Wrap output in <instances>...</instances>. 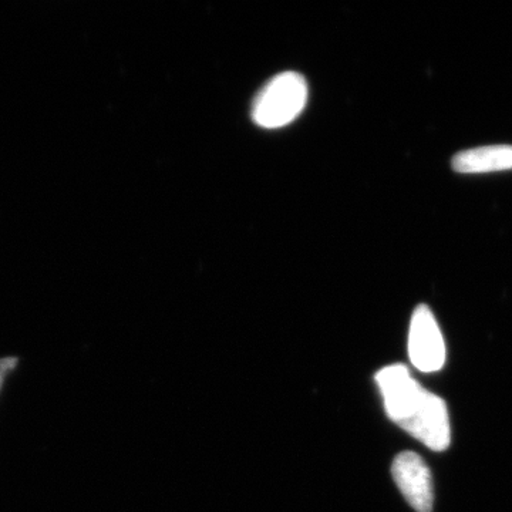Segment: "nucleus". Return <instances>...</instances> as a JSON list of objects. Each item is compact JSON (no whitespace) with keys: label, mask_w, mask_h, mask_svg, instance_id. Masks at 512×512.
Listing matches in <instances>:
<instances>
[{"label":"nucleus","mask_w":512,"mask_h":512,"mask_svg":"<svg viewBox=\"0 0 512 512\" xmlns=\"http://www.w3.org/2000/svg\"><path fill=\"white\" fill-rule=\"evenodd\" d=\"M460 174H484L512 170V146H485L460 151L451 160Z\"/></svg>","instance_id":"obj_5"},{"label":"nucleus","mask_w":512,"mask_h":512,"mask_svg":"<svg viewBox=\"0 0 512 512\" xmlns=\"http://www.w3.org/2000/svg\"><path fill=\"white\" fill-rule=\"evenodd\" d=\"M308 101V83L302 74L285 72L265 84L255 97L252 119L264 128L288 126L298 119Z\"/></svg>","instance_id":"obj_2"},{"label":"nucleus","mask_w":512,"mask_h":512,"mask_svg":"<svg viewBox=\"0 0 512 512\" xmlns=\"http://www.w3.org/2000/svg\"><path fill=\"white\" fill-rule=\"evenodd\" d=\"M387 416L414 439L434 451L450 446L446 402L420 386L403 365L384 367L376 375Z\"/></svg>","instance_id":"obj_1"},{"label":"nucleus","mask_w":512,"mask_h":512,"mask_svg":"<svg viewBox=\"0 0 512 512\" xmlns=\"http://www.w3.org/2000/svg\"><path fill=\"white\" fill-rule=\"evenodd\" d=\"M410 360L420 372L433 373L446 362V345L433 312L426 305L413 312L409 332Z\"/></svg>","instance_id":"obj_3"},{"label":"nucleus","mask_w":512,"mask_h":512,"mask_svg":"<svg viewBox=\"0 0 512 512\" xmlns=\"http://www.w3.org/2000/svg\"><path fill=\"white\" fill-rule=\"evenodd\" d=\"M16 365H18V359H16V357H6V359L0 360V387H2L6 373L15 369Z\"/></svg>","instance_id":"obj_6"},{"label":"nucleus","mask_w":512,"mask_h":512,"mask_svg":"<svg viewBox=\"0 0 512 512\" xmlns=\"http://www.w3.org/2000/svg\"><path fill=\"white\" fill-rule=\"evenodd\" d=\"M394 483L402 491L407 503L417 512L433 510V477L423 458L413 451H404L394 458L392 466Z\"/></svg>","instance_id":"obj_4"}]
</instances>
